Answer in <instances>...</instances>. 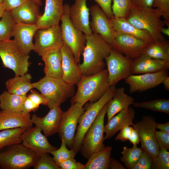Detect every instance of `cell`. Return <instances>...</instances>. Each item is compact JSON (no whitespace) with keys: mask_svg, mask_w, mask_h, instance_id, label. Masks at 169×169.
I'll list each match as a JSON object with an SVG mask.
<instances>
[{"mask_svg":"<svg viewBox=\"0 0 169 169\" xmlns=\"http://www.w3.org/2000/svg\"><path fill=\"white\" fill-rule=\"evenodd\" d=\"M155 136L160 148L169 149V133L160 131H156Z\"/></svg>","mask_w":169,"mask_h":169,"instance_id":"obj_44","label":"cell"},{"mask_svg":"<svg viewBox=\"0 0 169 169\" xmlns=\"http://www.w3.org/2000/svg\"><path fill=\"white\" fill-rule=\"evenodd\" d=\"M26 129L17 128L2 130L0 132V150L13 144L22 143L21 136Z\"/></svg>","mask_w":169,"mask_h":169,"instance_id":"obj_34","label":"cell"},{"mask_svg":"<svg viewBox=\"0 0 169 169\" xmlns=\"http://www.w3.org/2000/svg\"><path fill=\"white\" fill-rule=\"evenodd\" d=\"M136 107L150 110L169 114V100L157 99L143 102H134L132 104Z\"/></svg>","mask_w":169,"mask_h":169,"instance_id":"obj_36","label":"cell"},{"mask_svg":"<svg viewBox=\"0 0 169 169\" xmlns=\"http://www.w3.org/2000/svg\"><path fill=\"white\" fill-rule=\"evenodd\" d=\"M91 20L90 26L92 33L99 35L110 45L114 40L116 32L111 21L97 4L92 5L90 9Z\"/></svg>","mask_w":169,"mask_h":169,"instance_id":"obj_15","label":"cell"},{"mask_svg":"<svg viewBox=\"0 0 169 169\" xmlns=\"http://www.w3.org/2000/svg\"><path fill=\"white\" fill-rule=\"evenodd\" d=\"M28 97L34 103L39 106L40 105H47V100L41 93H39L34 90H32Z\"/></svg>","mask_w":169,"mask_h":169,"instance_id":"obj_47","label":"cell"},{"mask_svg":"<svg viewBox=\"0 0 169 169\" xmlns=\"http://www.w3.org/2000/svg\"><path fill=\"white\" fill-rule=\"evenodd\" d=\"M50 153L53 156V158L58 165L59 163L68 159L74 158L76 154L72 148L68 149L66 143L61 140V144L58 149L52 151Z\"/></svg>","mask_w":169,"mask_h":169,"instance_id":"obj_39","label":"cell"},{"mask_svg":"<svg viewBox=\"0 0 169 169\" xmlns=\"http://www.w3.org/2000/svg\"><path fill=\"white\" fill-rule=\"evenodd\" d=\"M153 169H169V152L163 148H160L158 153L153 160Z\"/></svg>","mask_w":169,"mask_h":169,"instance_id":"obj_41","label":"cell"},{"mask_svg":"<svg viewBox=\"0 0 169 169\" xmlns=\"http://www.w3.org/2000/svg\"><path fill=\"white\" fill-rule=\"evenodd\" d=\"M161 32L162 34H163L169 36V27L167 28L164 27L162 28L161 29Z\"/></svg>","mask_w":169,"mask_h":169,"instance_id":"obj_56","label":"cell"},{"mask_svg":"<svg viewBox=\"0 0 169 169\" xmlns=\"http://www.w3.org/2000/svg\"><path fill=\"white\" fill-rule=\"evenodd\" d=\"M38 29L36 24L16 23L15 25L13 33L14 40L26 55H29L34 49L33 38Z\"/></svg>","mask_w":169,"mask_h":169,"instance_id":"obj_21","label":"cell"},{"mask_svg":"<svg viewBox=\"0 0 169 169\" xmlns=\"http://www.w3.org/2000/svg\"><path fill=\"white\" fill-rule=\"evenodd\" d=\"M101 8L108 17L111 19L114 17L111 9L112 0H94Z\"/></svg>","mask_w":169,"mask_h":169,"instance_id":"obj_46","label":"cell"},{"mask_svg":"<svg viewBox=\"0 0 169 169\" xmlns=\"http://www.w3.org/2000/svg\"><path fill=\"white\" fill-rule=\"evenodd\" d=\"M4 0H0V4H3Z\"/></svg>","mask_w":169,"mask_h":169,"instance_id":"obj_59","label":"cell"},{"mask_svg":"<svg viewBox=\"0 0 169 169\" xmlns=\"http://www.w3.org/2000/svg\"><path fill=\"white\" fill-rule=\"evenodd\" d=\"M116 88L111 86L103 95L95 102L90 103L80 117L77 131L75 135L72 148L76 154L81 147L84 137L98 115L107 102L113 96Z\"/></svg>","mask_w":169,"mask_h":169,"instance_id":"obj_6","label":"cell"},{"mask_svg":"<svg viewBox=\"0 0 169 169\" xmlns=\"http://www.w3.org/2000/svg\"><path fill=\"white\" fill-rule=\"evenodd\" d=\"M64 0H45L44 13L36 25L38 29L59 25L64 13Z\"/></svg>","mask_w":169,"mask_h":169,"instance_id":"obj_22","label":"cell"},{"mask_svg":"<svg viewBox=\"0 0 169 169\" xmlns=\"http://www.w3.org/2000/svg\"><path fill=\"white\" fill-rule=\"evenodd\" d=\"M87 0H75L69 9V16L73 25L86 35L93 33L90 26V9L86 4Z\"/></svg>","mask_w":169,"mask_h":169,"instance_id":"obj_20","label":"cell"},{"mask_svg":"<svg viewBox=\"0 0 169 169\" xmlns=\"http://www.w3.org/2000/svg\"><path fill=\"white\" fill-rule=\"evenodd\" d=\"M152 159L146 152L143 151L142 154L132 169H151Z\"/></svg>","mask_w":169,"mask_h":169,"instance_id":"obj_43","label":"cell"},{"mask_svg":"<svg viewBox=\"0 0 169 169\" xmlns=\"http://www.w3.org/2000/svg\"><path fill=\"white\" fill-rule=\"evenodd\" d=\"M39 106L32 101L27 96L23 103L22 111L28 113L31 111L35 112L38 109Z\"/></svg>","mask_w":169,"mask_h":169,"instance_id":"obj_50","label":"cell"},{"mask_svg":"<svg viewBox=\"0 0 169 169\" xmlns=\"http://www.w3.org/2000/svg\"><path fill=\"white\" fill-rule=\"evenodd\" d=\"M111 9L114 16L125 18L134 7L131 0H113Z\"/></svg>","mask_w":169,"mask_h":169,"instance_id":"obj_38","label":"cell"},{"mask_svg":"<svg viewBox=\"0 0 169 169\" xmlns=\"http://www.w3.org/2000/svg\"><path fill=\"white\" fill-rule=\"evenodd\" d=\"M129 140L133 146H137L140 142V138L137 131L133 128Z\"/></svg>","mask_w":169,"mask_h":169,"instance_id":"obj_53","label":"cell"},{"mask_svg":"<svg viewBox=\"0 0 169 169\" xmlns=\"http://www.w3.org/2000/svg\"><path fill=\"white\" fill-rule=\"evenodd\" d=\"M162 13L157 8L133 7L125 18L136 28L147 31L154 41L166 39L161 32L165 23Z\"/></svg>","mask_w":169,"mask_h":169,"instance_id":"obj_3","label":"cell"},{"mask_svg":"<svg viewBox=\"0 0 169 169\" xmlns=\"http://www.w3.org/2000/svg\"><path fill=\"white\" fill-rule=\"evenodd\" d=\"M58 165L61 169H84V165L77 162L74 158L62 161Z\"/></svg>","mask_w":169,"mask_h":169,"instance_id":"obj_45","label":"cell"},{"mask_svg":"<svg viewBox=\"0 0 169 169\" xmlns=\"http://www.w3.org/2000/svg\"><path fill=\"white\" fill-rule=\"evenodd\" d=\"M133 127L130 126H125L121 129L115 138V140H119L122 142L129 140Z\"/></svg>","mask_w":169,"mask_h":169,"instance_id":"obj_48","label":"cell"},{"mask_svg":"<svg viewBox=\"0 0 169 169\" xmlns=\"http://www.w3.org/2000/svg\"><path fill=\"white\" fill-rule=\"evenodd\" d=\"M39 4L33 0H28L11 12L16 23L36 24L42 15Z\"/></svg>","mask_w":169,"mask_h":169,"instance_id":"obj_23","label":"cell"},{"mask_svg":"<svg viewBox=\"0 0 169 169\" xmlns=\"http://www.w3.org/2000/svg\"><path fill=\"white\" fill-rule=\"evenodd\" d=\"M156 123L152 116H143L141 120L133 126L139 135L141 149L147 152L152 160L157 156L160 148L155 136Z\"/></svg>","mask_w":169,"mask_h":169,"instance_id":"obj_10","label":"cell"},{"mask_svg":"<svg viewBox=\"0 0 169 169\" xmlns=\"http://www.w3.org/2000/svg\"><path fill=\"white\" fill-rule=\"evenodd\" d=\"M27 95H19L5 90L0 95V108L13 112L22 111L23 104Z\"/></svg>","mask_w":169,"mask_h":169,"instance_id":"obj_31","label":"cell"},{"mask_svg":"<svg viewBox=\"0 0 169 169\" xmlns=\"http://www.w3.org/2000/svg\"><path fill=\"white\" fill-rule=\"evenodd\" d=\"M41 57L44 64L45 76L62 78V55L60 49L50 50Z\"/></svg>","mask_w":169,"mask_h":169,"instance_id":"obj_28","label":"cell"},{"mask_svg":"<svg viewBox=\"0 0 169 169\" xmlns=\"http://www.w3.org/2000/svg\"><path fill=\"white\" fill-rule=\"evenodd\" d=\"M169 68V61L152 59L142 54L133 59L131 73H152Z\"/></svg>","mask_w":169,"mask_h":169,"instance_id":"obj_25","label":"cell"},{"mask_svg":"<svg viewBox=\"0 0 169 169\" xmlns=\"http://www.w3.org/2000/svg\"><path fill=\"white\" fill-rule=\"evenodd\" d=\"M152 8L161 11L165 24L169 27V0H153Z\"/></svg>","mask_w":169,"mask_h":169,"instance_id":"obj_42","label":"cell"},{"mask_svg":"<svg viewBox=\"0 0 169 169\" xmlns=\"http://www.w3.org/2000/svg\"><path fill=\"white\" fill-rule=\"evenodd\" d=\"M42 131L38 126L31 127L26 129L21 136L22 143L38 156L44 153H50L57 149L49 143L47 137L42 133Z\"/></svg>","mask_w":169,"mask_h":169,"instance_id":"obj_17","label":"cell"},{"mask_svg":"<svg viewBox=\"0 0 169 169\" xmlns=\"http://www.w3.org/2000/svg\"><path fill=\"white\" fill-rule=\"evenodd\" d=\"M86 43L82 54L83 61L79 66L82 75H89L104 69V60L112 49L111 46L99 34L86 35Z\"/></svg>","mask_w":169,"mask_h":169,"instance_id":"obj_1","label":"cell"},{"mask_svg":"<svg viewBox=\"0 0 169 169\" xmlns=\"http://www.w3.org/2000/svg\"><path fill=\"white\" fill-rule=\"evenodd\" d=\"M0 57L4 67L12 70L15 76L27 73L29 56L22 52L14 40L0 42Z\"/></svg>","mask_w":169,"mask_h":169,"instance_id":"obj_7","label":"cell"},{"mask_svg":"<svg viewBox=\"0 0 169 169\" xmlns=\"http://www.w3.org/2000/svg\"><path fill=\"white\" fill-rule=\"evenodd\" d=\"M49 153L37 156L33 167L34 169H61Z\"/></svg>","mask_w":169,"mask_h":169,"instance_id":"obj_40","label":"cell"},{"mask_svg":"<svg viewBox=\"0 0 169 169\" xmlns=\"http://www.w3.org/2000/svg\"><path fill=\"white\" fill-rule=\"evenodd\" d=\"M83 106L75 103L71 104L67 111L62 112L58 133L61 140H63L69 148L72 147L79 118L84 111Z\"/></svg>","mask_w":169,"mask_h":169,"instance_id":"obj_13","label":"cell"},{"mask_svg":"<svg viewBox=\"0 0 169 169\" xmlns=\"http://www.w3.org/2000/svg\"><path fill=\"white\" fill-rule=\"evenodd\" d=\"M32 84L34 88L38 90L46 99L49 109L60 105L75 94L74 85L68 83L61 78L45 76Z\"/></svg>","mask_w":169,"mask_h":169,"instance_id":"obj_4","label":"cell"},{"mask_svg":"<svg viewBox=\"0 0 169 169\" xmlns=\"http://www.w3.org/2000/svg\"><path fill=\"white\" fill-rule=\"evenodd\" d=\"M108 169H125V167L118 161L110 157L109 161Z\"/></svg>","mask_w":169,"mask_h":169,"instance_id":"obj_52","label":"cell"},{"mask_svg":"<svg viewBox=\"0 0 169 169\" xmlns=\"http://www.w3.org/2000/svg\"><path fill=\"white\" fill-rule=\"evenodd\" d=\"M16 23L10 11L5 10L0 20V42L10 39Z\"/></svg>","mask_w":169,"mask_h":169,"instance_id":"obj_35","label":"cell"},{"mask_svg":"<svg viewBox=\"0 0 169 169\" xmlns=\"http://www.w3.org/2000/svg\"><path fill=\"white\" fill-rule=\"evenodd\" d=\"M156 129H158L160 131L169 133V122H168L164 124L156 123Z\"/></svg>","mask_w":169,"mask_h":169,"instance_id":"obj_54","label":"cell"},{"mask_svg":"<svg viewBox=\"0 0 169 169\" xmlns=\"http://www.w3.org/2000/svg\"><path fill=\"white\" fill-rule=\"evenodd\" d=\"M33 124L29 113L3 110L0 111V131L17 128L27 129L32 127Z\"/></svg>","mask_w":169,"mask_h":169,"instance_id":"obj_26","label":"cell"},{"mask_svg":"<svg viewBox=\"0 0 169 169\" xmlns=\"http://www.w3.org/2000/svg\"><path fill=\"white\" fill-rule=\"evenodd\" d=\"M162 84H163L165 89L166 90H169V77H166L163 80Z\"/></svg>","mask_w":169,"mask_h":169,"instance_id":"obj_55","label":"cell"},{"mask_svg":"<svg viewBox=\"0 0 169 169\" xmlns=\"http://www.w3.org/2000/svg\"><path fill=\"white\" fill-rule=\"evenodd\" d=\"M112 147H105L101 150L93 153L84 165V169H108Z\"/></svg>","mask_w":169,"mask_h":169,"instance_id":"obj_32","label":"cell"},{"mask_svg":"<svg viewBox=\"0 0 169 169\" xmlns=\"http://www.w3.org/2000/svg\"><path fill=\"white\" fill-rule=\"evenodd\" d=\"M150 42L129 34L116 32L111 46L113 49L133 59L142 54Z\"/></svg>","mask_w":169,"mask_h":169,"instance_id":"obj_14","label":"cell"},{"mask_svg":"<svg viewBox=\"0 0 169 169\" xmlns=\"http://www.w3.org/2000/svg\"><path fill=\"white\" fill-rule=\"evenodd\" d=\"M135 116L134 110L130 106L114 116L104 126V131L106 135L104 140L110 139L117 131L125 126H133Z\"/></svg>","mask_w":169,"mask_h":169,"instance_id":"obj_24","label":"cell"},{"mask_svg":"<svg viewBox=\"0 0 169 169\" xmlns=\"http://www.w3.org/2000/svg\"><path fill=\"white\" fill-rule=\"evenodd\" d=\"M62 55V79L70 84L77 85L82 74L70 49L64 44L60 48Z\"/></svg>","mask_w":169,"mask_h":169,"instance_id":"obj_18","label":"cell"},{"mask_svg":"<svg viewBox=\"0 0 169 169\" xmlns=\"http://www.w3.org/2000/svg\"><path fill=\"white\" fill-rule=\"evenodd\" d=\"M37 2L40 6L42 5V3L41 0H33Z\"/></svg>","mask_w":169,"mask_h":169,"instance_id":"obj_58","label":"cell"},{"mask_svg":"<svg viewBox=\"0 0 169 169\" xmlns=\"http://www.w3.org/2000/svg\"><path fill=\"white\" fill-rule=\"evenodd\" d=\"M142 54L152 59L169 61V42L166 39L153 41L149 43Z\"/></svg>","mask_w":169,"mask_h":169,"instance_id":"obj_33","label":"cell"},{"mask_svg":"<svg viewBox=\"0 0 169 169\" xmlns=\"http://www.w3.org/2000/svg\"><path fill=\"white\" fill-rule=\"evenodd\" d=\"M34 37L33 50L41 56L50 50L60 49L64 44L59 25L38 29Z\"/></svg>","mask_w":169,"mask_h":169,"instance_id":"obj_12","label":"cell"},{"mask_svg":"<svg viewBox=\"0 0 169 169\" xmlns=\"http://www.w3.org/2000/svg\"><path fill=\"white\" fill-rule=\"evenodd\" d=\"M107 103L99 113L95 121L85 134L80 149L81 154L88 159L93 153L105 146L104 141V120L106 113Z\"/></svg>","mask_w":169,"mask_h":169,"instance_id":"obj_8","label":"cell"},{"mask_svg":"<svg viewBox=\"0 0 169 169\" xmlns=\"http://www.w3.org/2000/svg\"><path fill=\"white\" fill-rule=\"evenodd\" d=\"M134 101L133 97L125 93L124 87L116 88L113 97L107 103V121L117 113L133 104Z\"/></svg>","mask_w":169,"mask_h":169,"instance_id":"obj_27","label":"cell"},{"mask_svg":"<svg viewBox=\"0 0 169 169\" xmlns=\"http://www.w3.org/2000/svg\"><path fill=\"white\" fill-rule=\"evenodd\" d=\"M5 11L3 4H0V19L1 18Z\"/></svg>","mask_w":169,"mask_h":169,"instance_id":"obj_57","label":"cell"},{"mask_svg":"<svg viewBox=\"0 0 169 169\" xmlns=\"http://www.w3.org/2000/svg\"><path fill=\"white\" fill-rule=\"evenodd\" d=\"M110 20L117 32L129 34L149 42L154 41L147 31L136 28L124 18L114 17Z\"/></svg>","mask_w":169,"mask_h":169,"instance_id":"obj_29","label":"cell"},{"mask_svg":"<svg viewBox=\"0 0 169 169\" xmlns=\"http://www.w3.org/2000/svg\"><path fill=\"white\" fill-rule=\"evenodd\" d=\"M168 69L152 73L140 75L131 74L125 79L129 86L130 93L142 92L155 88L162 84L164 79L168 76Z\"/></svg>","mask_w":169,"mask_h":169,"instance_id":"obj_16","label":"cell"},{"mask_svg":"<svg viewBox=\"0 0 169 169\" xmlns=\"http://www.w3.org/2000/svg\"><path fill=\"white\" fill-rule=\"evenodd\" d=\"M37 156L22 143L6 146L0 150V168L28 169L33 166Z\"/></svg>","mask_w":169,"mask_h":169,"instance_id":"obj_5","label":"cell"},{"mask_svg":"<svg viewBox=\"0 0 169 169\" xmlns=\"http://www.w3.org/2000/svg\"><path fill=\"white\" fill-rule=\"evenodd\" d=\"M31 79V75L27 73L22 75L15 76L5 82L7 91L19 95H27V93L34 88Z\"/></svg>","mask_w":169,"mask_h":169,"instance_id":"obj_30","label":"cell"},{"mask_svg":"<svg viewBox=\"0 0 169 169\" xmlns=\"http://www.w3.org/2000/svg\"><path fill=\"white\" fill-rule=\"evenodd\" d=\"M28 0H4L3 5L5 10L11 11Z\"/></svg>","mask_w":169,"mask_h":169,"instance_id":"obj_49","label":"cell"},{"mask_svg":"<svg viewBox=\"0 0 169 169\" xmlns=\"http://www.w3.org/2000/svg\"><path fill=\"white\" fill-rule=\"evenodd\" d=\"M70 6L64 5V13L60 26L64 44L71 49L76 62L79 64L86 43V35L72 24L69 16Z\"/></svg>","mask_w":169,"mask_h":169,"instance_id":"obj_9","label":"cell"},{"mask_svg":"<svg viewBox=\"0 0 169 169\" xmlns=\"http://www.w3.org/2000/svg\"><path fill=\"white\" fill-rule=\"evenodd\" d=\"M77 90L71 99V104L78 103L83 106L100 99L110 87L107 69L89 75H82L77 84Z\"/></svg>","mask_w":169,"mask_h":169,"instance_id":"obj_2","label":"cell"},{"mask_svg":"<svg viewBox=\"0 0 169 169\" xmlns=\"http://www.w3.org/2000/svg\"><path fill=\"white\" fill-rule=\"evenodd\" d=\"M134 7L152 8L153 0H131Z\"/></svg>","mask_w":169,"mask_h":169,"instance_id":"obj_51","label":"cell"},{"mask_svg":"<svg viewBox=\"0 0 169 169\" xmlns=\"http://www.w3.org/2000/svg\"><path fill=\"white\" fill-rule=\"evenodd\" d=\"M49 109L48 114L43 117H38L34 114L31 117L32 123L40 128L47 137L58 132L63 112L60 105L55 106Z\"/></svg>","mask_w":169,"mask_h":169,"instance_id":"obj_19","label":"cell"},{"mask_svg":"<svg viewBox=\"0 0 169 169\" xmlns=\"http://www.w3.org/2000/svg\"><path fill=\"white\" fill-rule=\"evenodd\" d=\"M110 86H115L120 81L131 74L133 59L126 57L112 48L105 59Z\"/></svg>","mask_w":169,"mask_h":169,"instance_id":"obj_11","label":"cell"},{"mask_svg":"<svg viewBox=\"0 0 169 169\" xmlns=\"http://www.w3.org/2000/svg\"><path fill=\"white\" fill-rule=\"evenodd\" d=\"M142 151L141 148L138 147L137 146H133L132 147L129 148L124 146L121 152L122 156L120 160L127 169H132L140 157Z\"/></svg>","mask_w":169,"mask_h":169,"instance_id":"obj_37","label":"cell"}]
</instances>
